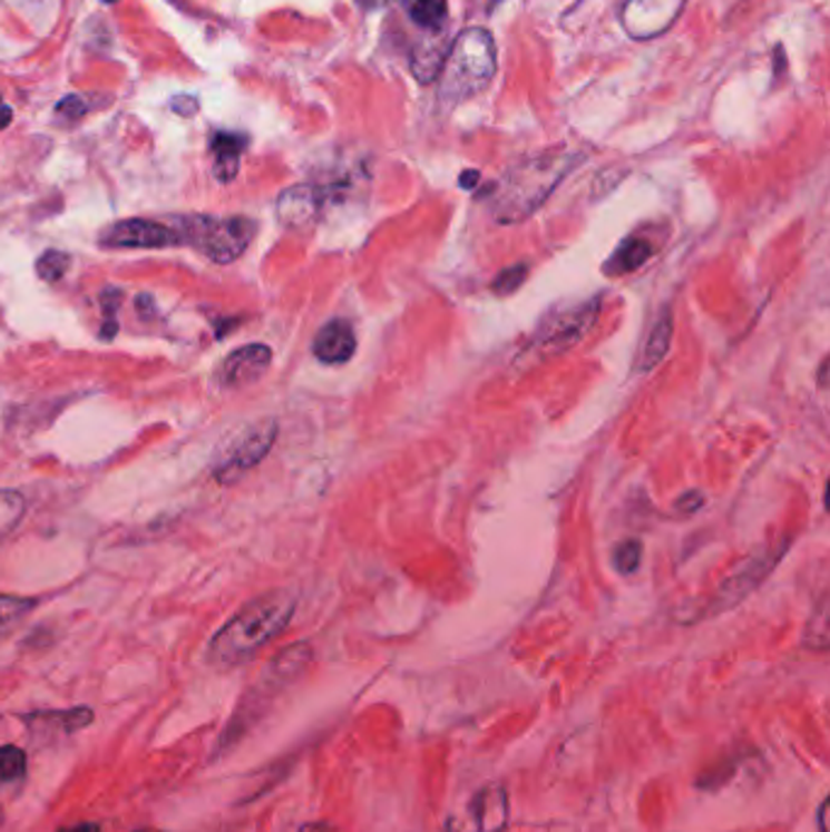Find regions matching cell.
Listing matches in <instances>:
<instances>
[{
  "instance_id": "cell-24",
  "label": "cell",
  "mask_w": 830,
  "mask_h": 832,
  "mask_svg": "<svg viewBox=\"0 0 830 832\" xmlns=\"http://www.w3.org/2000/svg\"><path fill=\"white\" fill-rule=\"evenodd\" d=\"M526 275H529V266H526V263H517V266L505 268L502 273H499V275L495 277L492 293L499 295V297H509V295H514V293H517V290L524 285Z\"/></svg>"
},
{
  "instance_id": "cell-6",
  "label": "cell",
  "mask_w": 830,
  "mask_h": 832,
  "mask_svg": "<svg viewBox=\"0 0 830 832\" xmlns=\"http://www.w3.org/2000/svg\"><path fill=\"white\" fill-rule=\"evenodd\" d=\"M687 0H626L622 8V28L631 39L648 42L665 35L682 16Z\"/></svg>"
},
{
  "instance_id": "cell-2",
  "label": "cell",
  "mask_w": 830,
  "mask_h": 832,
  "mask_svg": "<svg viewBox=\"0 0 830 832\" xmlns=\"http://www.w3.org/2000/svg\"><path fill=\"white\" fill-rule=\"evenodd\" d=\"M579 158L583 156L575 151H550L511 168L495 195V219L499 224H517L531 217L558 188V183L579 164Z\"/></svg>"
},
{
  "instance_id": "cell-27",
  "label": "cell",
  "mask_w": 830,
  "mask_h": 832,
  "mask_svg": "<svg viewBox=\"0 0 830 832\" xmlns=\"http://www.w3.org/2000/svg\"><path fill=\"white\" fill-rule=\"evenodd\" d=\"M170 108H174L183 117H191L197 110V100L193 96H178V98L170 100Z\"/></svg>"
},
{
  "instance_id": "cell-28",
  "label": "cell",
  "mask_w": 830,
  "mask_h": 832,
  "mask_svg": "<svg viewBox=\"0 0 830 832\" xmlns=\"http://www.w3.org/2000/svg\"><path fill=\"white\" fill-rule=\"evenodd\" d=\"M478 180H480L478 170H466V174L458 178V185H460V188H466V190H472L478 185Z\"/></svg>"
},
{
  "instance_id": "cell-9",
  "label": "cell",
  "mask_w": 830,
  "mask_h": 832,
  "mask_svg": "<svg viewBox=\"0 0 830 832\" xmlns=\"http://www.w3.org/2000/svg\"><path fill=\"white\" fill-rule=\"evenodd\" d=\"M275 433H279V424H275L273 419L254 424L240 441H236L232 453L227 456V460H224V466L217 470V478L219 480L240 478V474H244L246 470L258 466V462L271 451V446L275 443Z\"/></svg>"
},
{
  "instance_id": "cell-23",
  "label": "cell",
  "mask_w": 830,
  "mask_h": 832,
  "mask_svg": "<svg viewBox=\"0 0 830 832\" xmlns=\"http://www.w3.org/2000/svg\"><path fill=\"white\" fill-rule=\"evenodd\" d=\"M25 767H28V757H25V752L20 747H0V782H16V779L25 774Z\"/></svg>"
},
{
  "instance_id": "cell-30",
  "label": "cell",
  "mask_w": 830,
  "mask_h": 832,
  "mask_svg": "<svg viewBox=\"0 0 830 832\" xmlns=\"http://www.w3.org/2000/svg\"><path fill=\"white\" fill-rule=\"evenodd\" d=\"M61 832H100V825L98 823H81V825H74V828H66Z\"/></svg>"
},
{
  "instance_id": "cell-22",
  "label": "cell",
  "mask_w": 830,
  "mask_h": 832,
  "mask_svg": "<svg viewBox=\"0 0 830 832\" xmlns=\"http://www.w3.org/2000/svg\"><path fill=\"white\" fill-rule=\"evenodd\" d=\"M69 254H61V251H45L42 256L37 261V275L42 277L47 283H57L64 277V273L69 271Z\"/></svg>"
},
{
  "instance_id": "cell-10",
  "label": "cell",
  "mask_w": 830,
  "mask_h": 832,
  "mask_svg": "<svg viewBox=\"0 0 830 832\" xmlns=\"http://www.w3.org/2000/svg\"><path fill=\"white\" fill-rule=\"evenodd\" d=\"M273 353L263 343H248L244 349L232 351L217 370V380L224 388H244L256 382L271 368Z\"/></svg>"
},
{
  "instance_id": "cell-12",
  "label": "cell",
  "mask_w": 830,
  "mask_h": 832,
  "mask_svg": "<svg viewBox=\"0 0 830 832\" xmlns=\"http://www.w3.org/2000/svg\"><path fill=\"white\" fill-rule=\"evenodd\" d=\"M312 351L326 365L346 363L355 353V332L346 320H332L314 336Z\"/></svg>"
},
{
  "instance_id": "cell-3",
  "label": "cell",
  "mask_w": 830,
  "mask_h": 832,
  "mask_svg": "<svg viewBox=\"0 0 830 832\" xmlns=\"http://www.w3.org/2000/svg\"><path fill=\"white\" fill-rule=\"evenodd\" d=\"M497 74L495 39L485 28H468L460 32L441 69L439 100L446 108L463 102L492 84Z\"/></svg>"
},
{
  "instance_id": "cell-17",
  "label": "cell",
  "mask_w": 830,
  "mask_h": 832,
  "mask_svg": "<svg viewBox=\"0 0 830 832\" xmlns=\"http://www.w3.org/2000/svg\"><path fill=\"white\" fill-rule=\"evenodd\" d=\"M670 343H672V314H670V307H663L661 316H657V322L651 329L648 341H645V346H643L638 373H648V370H653L655 365H661L670 351Z\"/></svg>"
},
{
  "instance_id": "cell-29",
  "label": "cell",
  "mask_w": 830,
  "mask_h": 832,
  "mask_svg": "<svg viewBox=\"0 0 830 832\" xmlns=\"http://www.w3.org/2000/svg\"><path fill=\"white\" fill-rule=\"evenodd\" d=\"M300 832H339V830L329 823H307L300 828Z\"/></svg>"
},
{
  "instance_id": "cell-25",
  "label": "cell",
  "mask_w": 830,
  "mask_h": 832,
  "mask_svg": "<svg viewBox=\"0 0 830 832\" xmlns=\"http://www.w3.org/2000/svg\"><path fill=\"white\" fill-rule=\"evenodd\" d=\"M641 555H643L641 540H624V544L616 546L614 550L616 570L622 575H634L641 567Z\"/></svg>"
},
{
  "instance_id": "cell-11",
  "label": "cell",
  "mask_w": 830,
  "mask_h": 832,
  "mask_svg": "<svg viewBox=\"0 0 830 832\" xmlns=\"http://www.w3.org/2000/svg\"><path fill=\"white\" fill-rule=\"evenodd\" d=\"M275 209H279V219L285 227H305V224H312L320 215L322 193L314 185H293V188L281 193Z\"/></svg>"
},
{
  "instance_id": "cell-32",
  "label": "cell",
  "mask_w": 830,
  "mask_h": 832,
  "mask_svg": "<svg viewBox=\"0 0 830 832\" xmlns=\"http://www.w3.org/2000/svg\"><path fill=\"white\" fill-rule=\"evenodd\" d=\"M10 120H12V110L8 108V105H3V108H0V129L8 127Z\"/></svg>"
},
{
  "instance_id": "cell-1",
  "label": "cell",
  "mask_w": 830,
  "mask_h": 832,
  "mask_svg": "<svg viewBox=\"0 0 830 832\" xmlns=\"http://www.w3.org/2000/svg\"><path fill=\"white\" fill-rule=\"evenodd\" d=\"M295 614V597L285 589L268 591L246 604L209 643V659L230 667L252 657L263 645L281 636Z\"/></svg>"
},
{
  "instance_id": "cell-21",
  "label": "cell",
  "mask_w": 830,
  "mask_h": 832,
  "mask_svg": "<svg viewBox=\"0 0 830 832\" xmlns=\"http://www.w3.org/2000/svg\"><path fill=\"white\" fill-rule=\"evenodd\" d=\"M25 513V499L16 490H0V540L16 528Z\"/></svg>"
},
{
  "instance_id": "cell-8",
  "label": "cell",
  "mask_w": 830,
  "mask_h": 832,
  "mask_svg": "<svg viewBox=\"0 0 830 832\" xmlns=\"http://www.w3.org/2000/svg\"><path fill=\"white\" fill-rule=\"evenodd\" d=\"M784 548L787 546L777 548V550L755 552V555H750L745 562L738 565L735 572H731L726 583L719 587L716 604H711V614H719L721 609H729V606L745 599L748 594L753 591L762 583V579H765L772 572V567L777 565V560H780L784 555Z\"/></svg>"
},
{
  "instance_id": "cell-13",
  "label": "cell",
  "mask_w": 830,
  "mask_h": 832,
  "mask_svg": "<svg viewBox=\"0 0 830 832\" xmlns=\"http://www.w3.org/2000/svg\"><path fill=\"white\" fill-rule=\"evenodd\" d=\"M472 832H502L509 821V799L502 786H487L470 803Z\"/></svg>"
},
{
  "instance_id": "cell-26",
  "label": "cell",
  "mask_w": 830,
  "mask_h": 832,
  "mask_svg": "<svg viewBox=\"0 0 830 832\" xmlns=\"http://www.w3.org/2000/svg\"><path fill=\"white\" fill-rule=\"evenodd\" d=\"M86 108H88V105L84 102L81 96H69L57 105V112L64 115V117H71V120H78V117L86 112Z\"/></svg>"
},
{
  "instance_id": "cell-20",
  "label": "cell",
  "mask_w": 830,
  "mask_h": 832,
  "mask_svg": "<svg viewBox=\"0 0 830 832\" xmlns=\"http://www.w3.org/2000/svg\"><path fill=\"white\" fill-rule=\"evenodd\" d=\"M35 599L0 597V640H3L8 633L35 609Z\"/></svg>"
},
{
  "instance_id": "cell-15",
  "label": "cell",
  "mask_w": 830,
  "mask_h": 832,
  "mask_svg": "<svg viewBox=\"0 0 830 832\" xmlns=\"http://www.w3.org/2000/svg\"><path fill=\"white\" fill-rule=\"evenodd\" d=\"M246 137L236 131H217L213 137V154H215V178L219 183H232L240 174V158L246 149Z\"/></svg>"
},
{
  "instance_id": "cell-19",
  "label": "cell",
  "mask_w": 830,
  "mask_h": 832,
  "mask_svg": "<svg viewBox=\"0 0 830 832\" xmlns=\"http://www.w3.org/2000/svg\"><path fill=\"white\" fill-rule=\"evenodd\" d=\"M410 18L427 32H441L448 20V3L446 0H412Z\"/></svg>"
},
{
  "instance_id": "cell-31",
  "label": "cell",
  "mask_w": 830,
  "mask_h": 832,
  "mask_svg": "<svg viewBox=\"0 0 830 832\" xmlns=\"http://www.w3.org/2000/svg\"><path fill=\"white\" fill-rule=\"evenodd\" d=\"M390 3V0H361V8H365V10H378V8H383V6H388Z\"/></svg>"
},
{
  "instance_id": "cell-14",
  "label": "cell",
  "mask_w": 830,
  "mask_h": 832,
  "mask_svg": "<svg viewBox=\"0 0 830 832\" xmlns=\"http://www.w3.org/2000/svg\"><path fill=\"white\" fill-rule=\"evenodd\" d=\"M448 49H451V42L443 37V32H429V37L421 39V42L412 51V74L419 84H433L441 76L443 61L448 57Z\"/></svg>"
},
{
  "instance_id": "cell-16",
  "label": "cell",
  "mask_w": 830,
  "mask_h": 832,
  "mask_svg": "<svg viewBox=\"0 0 830 832\" xmlns=\"http://www.w3.org/2000/svg\"><path fill=\"white\" fill-rule=\"evenodd\" d=\"M22 721L30 725L32 731L37 728H57L64 735L76 733L86 728V725L94 723V711L90 708H69V711H39L30 713V716H22Z\"/></svg>"
},
{
  "instance_id": "cell-33",
  "label": "cell",
  "mask_w": 830,
  "mask_h": 832,
  "mask_svg": "<svg viewBox=\"0 0 830 832\" xmlns=\"http://www.w3.org/2000/svg\"><path fill=\"white\" fill-rule=\"evenodd\" d=\"M105 3H115V0H105Z\"/></svg>"
},
{
  "instance_id": "cell-5",
  "label": "cell",
  "mask_w": 830,
  "mask_h": 832,
  "mask_svg": "<svg viewBox=\"0 0 830 832\" xmlns=\"http://www.w3.org/2000/svg\"><path fill=\"white\" fill-rule=\"evenodd\" d=\"M597 314H599V297H592L583 302V305L560 310L556 314L546 316L531 339V351L536 355H544V359H548V355H556V353L573 349L575 343L589 332L592 324L597 322Z\"/></svg>"
},
{
  "instance_id": "cell-7",
  "label": "cell",
  "mask_w": 830,
  "mask_h": 832,
  "mask_svg": "<svg viewBox=\"0 0 830 832\" xmlns=\"http://www.w3.org/2000/svg\"><path fill=\"white\" fill-rule=\"evenodd\" d=\"M105 248H166L180 244L178 227L154 219H125L100 234Z\"/></svg>"
},
{
  "instance_id": "cell-4",
  "label": "cell",
  "mask_w": 830,
  "mask_h": 832,
  "mask_svg": "<svg viewBox=\"0 0 830 832\" xmlns=\"http://www.w3.org/2000/svg\"><path fill=\"white\" fill-rule=\"evenodd\" d=\"M180 244L195 246L215 263H232L252 244L256 222L248 217H207L193 215L178 219Z\"/></svg>"
},
{
  "instance_id": "cell-18",
  "label": "cell",
  "mask_w": 830,
  "mask_h": 832,
  "mask_svg": "<svg viewBox=\"0 0 830 832\" xmlns=\"http://www.w3.org/2000/svg\"><path fill=\"white\" fill-rule=\"evenodd\" d=\"M653 251H655V246L651 242L641 239V236H628V239L609 256L604 271H607L609 275L634 273L636 268H641L643 263L653 256Z\"/></svg>"
}]
</instances>
